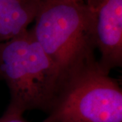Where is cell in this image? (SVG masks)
<instances>
[{"label":"cell","instance_id":"3957f363","mask_svg":"<svg viewBox=\"0 0 122 122\" xmlns=\"http://www.w3.org/2000/svg\"><path fill=\"white\" fill-rule=\"evenodd\" d=\"M41 122H122V90L98 60L61 81Z\"/></svg>","mask_w":122,"mask_h":122},{"label":"cell","instance_id":"8992f818","mask_svg":"<svg viewBox=\"0 0 122 122\" xmlns=\"http://www.w3.org/2000/svg\"><path fill=\"white\" fill-rule=\"evenodd\" d=\"M22 115L6 109L4 113L0 117V122H29L23 118Z\"/></svg>","mask_w":122,"mask_h":122},{"label":"cell","instance_id":"5b68a950","mask_svg":"<svg viewBox=\"0 0 122 122\" xmlns=\"http://www.w3.org/2000/svg\"><path fill=\"white\" fill-rule=\"evenodd\" d=\"M41 0H0V44L27 30Z\"/></svg>","mask_w":122,"mask_h":122},{"label":"cell","instance_id":"277c9868","mask_svg":"<svg viewBox=\"0 0 122 122\" xmlns=\"http://www.w3.org/2000/svg\"><path fill=\"white\" fill-rule=\"evenodd\" d=\"M98 62L110 73L122 65V0H83Z\"/></svg>","mask_w":122,"mask_h":122},{"label":"cell","instance_id":"7a4b0ae2","mask_svg":"<svg viewBox=\"0 0 122 122\" xmlns=\"http://www.w3.org/2000/svg\"><path fill=\"white\" fill-rule=\"evenodd\" d=\"M0 81L10 91L7 109L22 114L30 110L48 113L61 83L56 66L30 29L0 44Z\"/></svg>","mask_w":122,"mask_h":122},{"label":"cell","instance_id":"6da1fadb","mask_svg":"<svg viewBox=\"0 0 122 122\" xmlns=\"http://www.w3.org/2000/svg\"><path fill=\"white\" fill-rule=\"evenodd\" d=\"M34 22L30 32L56 66L61 83L97 60L83 0H41Z\"/></svg>","mask_w":122,"mask_h":122}]
</instances>
